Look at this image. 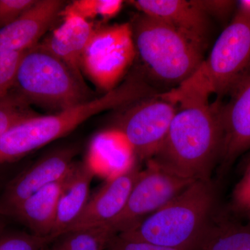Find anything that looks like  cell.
<instances>
[{
    "label": "cell",
    "instance_id": "f546056e",
    "mask_svg": "<svg viewBox=\"0 0 250 250\" xmlns=\"http://www.w3.org/2000/svg\"><path fill=\"white\" fill-rule=\"evenodd\" d=\"M248 218H249L250 219V215H248Z\"/></svg>",
    "mask_w": 250,
    "mask_h": 250
},
{
    "label": "cell",
    "instance_id": "9a60e30c",
    "mask_svg": "<svg viewBox=\"0 0 250 250\" xmlns=\"http://www.w3.org/2000/svg\"><path fill=\"white\" fill-rule=\"evenodd\" d=\"M62 22L38 45L62 61L82 83V59L93 35V22L71 13L62 11Z\"/></svg>",
    "mask_w": 250,
    "mask_h": 250
},
{
    "label": "cell",
    "instance_id": "30bf717a",
    "mask_svg": "<svg viewBox=\"0 0 250 250\" xmlns=\"http://www.w3.org/2000/svg\"><path fill=\"white\" fill-rule=\"evenodd\" d=\"M141 171L139 164L134 163L123 172L109 179L90 197L82 214L65 233L109 225L116 220L125 209Z\"/></svg>",
    "mask_w": 250,
    "mask_h": 250
},
{
    "label": "cell",
    "instance_id": "7a4b0ae2",
    "mask_svg": "<svg viewBox=\"0 0 250 250\" xmlns=\"http://www.w3.org/2000/svg\"><path fill=\"white\" fill-rule=\"evenodd\" d=\"M250 74V1H242L211 52L188 80L161 96L182 106L230 93Z\"/></svg>",
    "mask_w": 250,
    "mask_h": 250
},
{
    "label": "cell",
    "instance_id": "2e32d148",
    "mask_svg": "<svg viewBox=\"0 0 250 250\" xmlns=\"http://www.w3.org/2000/svg\"><path fill=\"white\" fill-rule=\"evenodd\" d=\"M74 166L63 178L40 189L10 210L8 215H12L25 225L33 234L51 236L59 200L71 178Z\"/></svg>",
    "mask_w": 250,
    "mask_h": 250
},
{
    "label": "cell",
    "instance_id": "3957f363",
    "mask_svg": "<svg viewBox=\"0 0 250 250\" xmlns=\"http://www.w3.org/2000/svg\"><path fill=\"white\" fill-rule=\"evenodd\" d=\"M151 93L144 81L131 78L100 98L90 99L54 114L28 118L0 138V164L18 160L65 136L95 115L137 103Z\"/></svg>",
    "mask_w": 250,
    "mask_h": 250
},
{
    "label": "cell",
    "instance_id": "603a6c76",
    "mask_svg": "<svg viewBox=\"0 0 250 250\" xmlns=\"http://www.w3.org/2000/svg\"><path fill=\"white\" fill-rule=\"evenodd\" d=\"M26 52L0 53V99L14 89L18 66Z\"/></svg>",
    "mask_w": 250,
    "mask_h": 250
},
{
    "label": "cell",
    "instance_id": "5bb4252c",
    "mask_svg": "<svg viewBox=\"0 0 250 250\" xmlns=\"http://www.w3.org/2000/svg\"><path fill=\"white\" fill-rule=\"evenodd\" d=\"M60 0H39L14 22L0 29V53L36 47L64 8Z\"/></svg>",
    "mask_w": 250,
    "mask_h": 250
},
{
    "label": "cell",
    "instance_id": "44dd1931",
    "mask_svg": "<svg viewBox=\"0 0 250 250\" xmlns=\"http://www.w3.org/2000/svg\"><path fill=\"white\" fill-rule=\"evenodd\" d=\"M123 5L121 0H75L64 6L62 11L76 14L92 22L98 18L108 20L115 17Z\"/></svg>",
    "mask_w": 250,
    "mask_h": 250
},
{
    "label": "cell",
    "instance_id": "cb8c5ba5",
    "mask_svg": "<svg viewBox=\"0 0 250 250\" xmlns=\"http://www.w3.org/2000/svg\"><path fill=\"white\" fill-rule=\"evenodd\" d=\"M231 206L235 211L247 216L250 215V160L241 178L233 188Z\"/></svg>",
    "mask_w": 250,
    "mask_h": 250
},
{
    "label": "cell",
    "instance_id": "8fae6325",
    "mask_svg": "<svg viewBox=\"0 0 250 250\" xmlns=\"http://www.w3.org/2000/svg\"><path fill=\"white\" fill-rule=\"evenodd\" d=\"M75 153L72 149L51 153L12 179L5 189L0 204L6 215L40 189L63 178L75 164Z\"/></svg>",
    "mask_w": 250,
    "mask_h": 250
},
{
    "label": "cell",
    "instance_id": "52a82bcc",
    "mask_svg": "<svg viewBox=\"0 0 250 250\" xmlns=\"http://www.w3.org/2000/svg\"><path fill=\"white\" fill-rule=\"evenodd\" d=\"M129 23L95 27L82 59V70L107 93L116 88L136 55Z\"/></svg>",
    "mask_w": 250,
    "mask_h": 250
},
{
    "label": "cell",
    "instance_id": "8992f818",
    "mask_svg": "<svg viewBox=\"0 0 250 250\" xmlns=\"http://www.w3.org/2000/svg\"><path fill=\"white\" fill-rule=\"evenodd\" d=\"M14 88L30 104L55 113L92 99L87 85L62 61L39 45L23 56Z\"/></svg>",
    "mask_w": 250,
    "mask_h": 250
},
{
    "label": "cell",
    "instance_id": "6da1fadb",
    "mask_svg": "<svg viewBox=\"0 0 250 250\" xmlns=\"http://www.w3.org/2000/svg\"><path fill=\"white\" fill-rule=\"evenodd\" d=\"M220 105L195 103L180 107L164 143L149 160L177 177L211 182L223 152Z\"/></svg>",
    "mask_w": 250,
    "mask_h": 250
},
{
    "label": "cell",
    "instance_id": "484cf974",
    "mask_svg": "<svg viewBox=\"0 0 250 250\" xmlns=\"http://www.w3.org/2000/svg\"><path fill=\"white\" fill-rule=\"evenodd\" d=\"M105 250H182L146 241H136L116 234L108 243Z\"/></svg>",
    "mask_w": 250,
    "mask_h": 250
},
{
    "label": "cell",
    "instance_id": "5b68a950",
    "mask_svg": "<svg viewBox=\"0 0 250 250\" xmlns=\"http://www.w3.org/2000/svg\"><path fill=\"white\" fill-rule=\"evenodd\" d=\"M136 52L153 76L178 86L203 62L200 46L159 20L141 14L131 24Z\"/></svg>",
    "mask_w": 250,
    "mask_h": 250
},
{
    "label": "cell",
    "instance_id": "277c9868",
    "mask_svg": "<svg viewBox=\"0 0 250 250\" xmlns=\"http://www.w3.org/2000/svg\"><path fill=\"white\" fill-rule=\"evenodd\" d=\"M215 204L211 182L195 181L160 209L118 234L175 249L201 250Z\"/></svg>",
    "mask_w": 250,
    "mask_h": 250
},
{
    "label": "cell",
    "instance_id": "d6986e66",
    "mask_svg": "<svg viewBox=\"0 0 250 250\" xmlns=\"http://www.w3.org/2000/svg\"><path fill=\"white\" fill-rule=\"evenodd\" d=\"M116 234L108 225L83 229L61 236L53 248L57 250H105Z\"/></svg>",
    "mask_w": 250,
    "mask_h": 250
},
{
    "label": "cell",
    "instance_id": "4fadbf2b",
    "mask_svg": "<svg viewBox=\"0 0 250 250\" xmlns=\"http://www.w3.org/2000/svg\"><path fill=\"white\" fill-rule=\"evenodd\" d=\"M129 2L141 14L168 24L205 49L210 33L209 17L192 1L135 0Z\"/></svg>",
    "mask_w": 250,
    "mask_h": 250
},
{
    "label": "cell",
    "instance_id": "7c38bea8",
    "mask_svg": "<svg viewBox=\"0 0 250 250\" xmlns=\"http://www.w3.org/2000/svg\"><path fill=\"white\" fill-rule=\"evenodd\" d=\"M229 94L228 103L220 105L224 134L222 169L228 168L250 149V74Z\"/></svg>",
    "mask_w": 250,
    "mask_h": 250
},
{
    "label": "cell",
    "instance_id": "f1b7e54d",
    "mask_svg": "<svg viewBox=\"0 0 250 250\" xmlns=\"http://www.w3.org/2000/svg\"><path fill=\"white\" fill-rule=\"evenodd\" d=\"M4 228V225L1 223H0V234H1V231H2V229Z\"/></svg>",
    "mask_w": 250,
    "mask_h": 250
},
{
    "label": "cell",
    "instance_id": "9c48e42d",
    "mask_svg": "<svg viewBox=\"0 0 250 250\" xmlns=\"http://www.w3.org/2000/svg\"><path fill=\"white\" fill-rule=\"evenodd\" d=\"M194 181L171 174L146 161L135 182L125 209L109 224L116 234L128 231L177 196Z\"/></svg>",
    "mask_w": 250,
    "mask_h": 250
},
{
    "label": "cell",
    "instance_id": "7402d4cb",
    "mask_svg": "<svg viewBox=\"0 0 250 250\" xmlns=\"http://www.w3.org/2000/svg\"><path fill=\"white\" fill-rule=\"evenodd\" d=\"M56 240L51 236H39L31 233L0 234V250H42Z\"/></svg>",
    "mask_w": 250,
    "mask_h": 250
},
{
    "label": "cell",
    "instance_id": "ac0fdd59",
    "mask_svg": "<svg viewBox=\"0 0 250 250\" xmlns=\"http://www.w3.org/2000/svg\"><path fill=\"white\" fill-rule=\"evenodd\" d=\"M201 250H250V225L213 220Z\"/></svg>",
    "mask_w": 250,
    "mask_h": 250
},
{
    "label": "cell",
    "instance_id": "ba28073f",
    "mask_svg": "<svg viewBox=\"0 0 250 250\" xmlns=\"http://www.w3.org/2000/svg\"><path fill=\"white\" fill-rule=\"evenodd\" d=\"M177 106L161 94L134 104L118 119L121 131L140 161L152 159L164 143L177 113Z\"/></svg>",
    "mask_w": 250,
    "mask_h": 250
},
{
    "label": "cell",
    "instance_id": "83f0119b",
    "mask_svg": "<svg viewBox=\"0 0 250 250\" xmlns=\"http://www.w3.org/2000/svg\"><path fill=\"white\" fill-rule=\"evenodd\" d=\"M2 215H6V213H5L4 210L0 207V217L2 216Z\"/></svg>",
    "mask_w": 250,
    "mask_h": 250
},
{
    "label": "cell",
    "instance_id": "ffe728a7",
    "mask_svg": "<svg viewBox=\"0 0 250 250\" xmlns=\"http://www.w3.org/2000/svg\"><path fill=\"white\" fill-rule=\"evenodd\" d=\"M36 115L29 102L14 88L0 99V138L14 125Z\"/></svg>",
    "mask_w": 250,
    "mask_h": 250
},
{
    "label": "cell",
    "instance_id": "d4e9b609",
    "mask_svg": "<svg viewBox=\"0 0 250 250\" xmlns=\"http://www.w3.org/2000/svg\"><path fill=\"white\" fill-rule=\"evenodd\" d=\"M37 0H0V29L18 19Z\"/></svg>",
    "mask_w": 250,
    "mask_h": 250
},
{
    "label": "cell",
    "instance_id": "e0dca14e",
    "mask_svg": "<svg viewBox=\"0 0 250 250\" xmlns=\"http://www.w3.org/2000/svg\"><path fill=\"white\" fill-rule=\"evenodd\" d=\"M94 170L89 161L75 162L71 178L59 200L51 236L58 239L82 214L90 199Z\"/></svg>",
    "mask_w": 250,
    "mask_h": 250
},
{
    "label": "cell",
    "instance_id": "4316f807",
    "mask_svg": "<svg viewBox=\"0 0 250 250\" xmlns=\"http://www.w3.org/2000/svg\"><path fill=\"white\" fill-rule=\"evenodd\" d=\"M192 2L199 9L202 10L205 14L209 17V15L213 16H223L228 14L232 9L234 1H202L195 0Z\"/></svg>",
    "mask_w": 250,
    "mask_h": 250
}]
</instances>
